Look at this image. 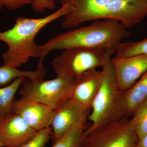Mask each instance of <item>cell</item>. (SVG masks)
<instances>
[{
	"label": "cell",
	"instance_id": "6da1fadb",
	"mask_svg": "<svg viewBox=\"0 0 147 147\" xmlns=\"http://www.w3.org/2000/svg\"><path fill=\"white\" fill-rule=\"evenodd\" d=\"M59 2L70 7L61 22L64 29L105 19L117 20L128 29L147 17V0H59Z\"/></svg>",
	"mask_w": 147,
	"mask_h": 147
},
{
	"label": "cell",
	"instance_id": "7a4b0ae2",
	"mask_svg": "<svg viewBox=\"0 0 147 147\" xmlns=\"http://www.w3.org/2000/svg\"><path fill=\"white\" fill-rule=\"evenodd\" d=\"M129 34L126 27L117 20L94 21L86 26L56 36L39 45L41 55L36 67L43 66L44 59L51 51L69 47L97 48L111 56L115 54L123 40Z\"/></svg>",
	"mask_w": 147,
	"mask_h": 147
},
{
	"label": "cell",
	"instance_id": "3957f363",
	"mask_svg": "<svg viewBox=\"0 0 147 147\" xmlns=\"http://www.w3.org/2000/svg\"><path fill=\"white\" fill-rule=\"evenodd\" d=\"M70 10L67 5H61L53 13L40 18L18 16L10 29L0 32V40L7 45L3 55V65L18 68L32 58L40 57L39 45L35 42L37 34L43 28L63 17Z\"/></svg>",
	"mask_w": 147,
	"mask_h": 147
},
{
	"label": "cell",
	"instance_id": "277c9868",
	"mask_svg": "<svg viewBox=\"0 0 147 147\" xmlns=\"http://www.w3.org/2000/svg\"><path fill=\"white\" fill-rule=\"evenodd\" d=\"M110 57L102 66L101 82L93 100L88 119L91 124L85 132H89L114 120L117 106L122 93L116 79Z\"/></svg>",
	"mask_w": 147,
	"mask_h": 147
},
{
	"label": "cell",
	"instance_id": "5b68a950",
	"mask_svg": "<svg viewBox=\"0 0 147 147\" xmlns=\"http://www.w3.org/2000/svg\"><path fill=\"white\" fill-rule=\"evenodd\" d=\"M139 142L131 119L123 117L84 131L78 147H139Z\"/></svg>",
	"mask_w": 147,
	"mask_h": 147
},
{
	"label": "cell",
	"instance_id": "8992f818",
	"mask_svg": "<svg viewBox=\"0 0 147 147\" xmlns=\"http://www.w3.org/2000/svg\"><path fill=\"white\" fill-rule=\"evenodd\" d=\"M76 77L60 76L49 80H31L25 79L19 94L21 97L41 102L54 110L70 98Z\"/></svg>",
	"mask_w": 147,
	"mask_h": 147
},
{
	"label": "cell",
	"instance_id": "52a82bcc",
	"mask_svg": "<svg viewBox=\"0 0 147 147\" xmlns=\"http://www.w3.org/2000/svg\"><path fill=\"white\" fill-rule=\"evenodd\" d=\"M111 56L97 48L72 47L63 50L52 61L57 77H76L92 69L102 67Z\"/></svg>",
	"mask_w": 147,
	"mask_h": 147
},
{
	"label": "cell",
	"instance_id": "ba28073f",
	"mask_svg": "<svg viewBox=\"0 0 147 147\" xmlns=\"http://www.w3.org/2000/svg\"><path fill=\"white\" fill-rule=\"evenodd\" d=\"M11 109L37 131L50 127L55 113L48 105L22 97L13 101Z\"/></svg>",
	"mask_w": 147,
	"mask_h": 147
},
{
	"label": "cell",
	"instance_id": "9c48e42d",
	"mask_svg": "<svg viewBox=\"0 0 147 147\" xmlns=\"http://www.w3.org/2000/svg\"><path fill=\"white\" fill-rule=\"evenodd\" d=\"M90 111L71 98L56 109L50 126L53 144L81 120L88 117Z\"/></svg>",
	"mask_w": 147,
	"mask_h": 147
},
{
	"label": "cell",
	"instance_id": "30bf717a",
	"mask_svg": "<svg viewBox=\"0 0 147 147\" xmlns=\"http://www.w3.org/2000/svg\"><path fill=\"white\" fill-rule=\"evenodd\" d=\"M37 131L16 114L0 119V142L3 147H21Z\"/></svg>",
	"mask_w": 147,
	"mask_h": 147
},
{
	"label": "cell",
	"instance_id": "8fae6325",
	"mask_svg": "<svg viewBox=\"0 0 147 147\" xmlns=\"http://www.w3.org/2000/svg\"><path fill=\"white\" fill-rule=\"evenodd\" d=\"M116 79L122 92L130 88L147 71V55L111 58Z\"/></svg>",
	"mask_w": 147,
	"mask_h": 147
},
{
	"label": "cell",
	"instance_id": "7c38bea8",
	"mask_svg": "<svg viewBox=\"0 0 147 147\" xmlns=\"http://www.w3.org/2000/svg\"><path fill=\"white\" fill-rule=\"evenodd\" d=\"M102 74V71L94 68L76 77V84L70 98L84 108L90 110L100 86Z\"/></svg>",
	"mask_w": 147,
	"mask_h": 147
},
{
	"label": "cell",
	"instance_id": "4fadbf2b",
	"mask_svg": "<svg viewBox=\"0 0 147 147\" xmlns=\"http://www.w3.org/2000/svg\"><path fill=\"white\" fill-rule=\"evenodd\" d=\"M147 98V71L130 88L122 92L115 119L132 116L134 111Z\"/></svg>",
	"mask_w": 147,
	"mask_h": 147
},
{
	"label": "cell",
	"instance_id": "5bb4252c",
	"mask_svg": "<svg viewBox=\"0 0 147 147\" xmlns=\"http://www.w3.org/2000/svg\"><path fill=\"white\" fill-rule=\"evenodd\" d=\"M46 73V69L44 67L31 71L21 70L18 68L3 65L0 66V86H7L19 78L31 80H43Z\"/></svg>",
	"mask_w": 147,
	"mask_h": 147
},
{
	"label": "cell",
	"instance_id": "9a60e30c",
	"mask_svg": "<svg viewBox=\"0 0 147 147\" xmlns=\"http://www.w3.org/2000/svg\"><path fill=\"white\" fill-rule=\"evenodd\" d=\"M25 79L18 78L8 86L0 88V119L13 113L11 108L15 94Z\"/></svg>",
	"mask_w": 147,
	"mask_h": 147
},
{
	"label": "cell",
	"instance_id": "2e32d148",
	"mask_svg": "<svg viewBox=\"0 0 147 147\" xmlns=\"http://www.w3.org/2000/svg\"><path fill=\"white\" fill-rule=\"evenodd\" d=\"M88 117L84 118L53 144L52 147H77L86 129Z\"/></svg>",
	"mask_w": 147,
	"mask_h": 147
},
{
	"label": "cell",
	"instance_id": "e0dca14e",
	"mask_svg": "<svg viewBox=\"0 0 147 147\" xmlns=\"http://www.w3.org/2000/svg\"><path fill=\"white\" fill-rule=\"evenodd\" d=\"M115 57L123 58L138 55H147V38L137 42H122L115 54Z\"/></svg>",
	"mask_w": 147,
	"mask_h": 147
},
{
	"label": "cell",
	"instance_id": "ac0fdd59",
	"mask_svg": "<svg viewBox=\"0 0 147 147\" xmlns=\"http://www.w3.org/2000/svg\"><path fill=\"white\" fill-rule=\"evenodd\" d=\"M131 119L139 140L147 133V98L136 108Z\"/></svg>",
	"mask_w": 147,
	"mask_h": 147
},
{
	"label": "cell",
	"instance_id": "d6986e66",
	"mask_svg": "<svg viewBox=\"0 0 147 147\" xmlns=\"http://www.w3.org/2000/svg\"><path fill=\"white\" fill-rule=\"evenodd\" d=\"M51 127L39 130L30 141L21 147H45L51 139Z\"/></svg>",
	"mask_w": 147,
	"mask_h": 147
},
{
	"label": "cell",
	"instance_id": "ffe728a7",
	"mask_svg": "<svg viewBox=\"0 0 147 147\" xmlns=\"http://www.w3.org/2000/svg\"><path fill=\"white\" fill-rule=\"evenodd\" d=\"M32 7L35 12L42 13L47 9L52 10L56 7L55 1L53 0H33L32 3Z\"/></svg>",
	"mask_w": 147,
	"mask_h": 147
},
{
	"label": "cell",
	"instance_id": "44dd1931",
	"mask_svg": "<svg viewBox=\"0 0 147 147\" xmlns=\"http://www.w3.org/2000/svg\"><path fill=\"white\" fill-rule=\"evenodd\" d=\"M3 6L15 10L28 5L32 4L33 0H0Z\"/></svg>",
	"mask_w": 147,
	"mask_h": 147
},
{
	"label": "cell",
	"instance_id": "7402d4cb",
	"mask_svg": "<svg viewBox=\"0 0 147 147\" xmlns=\"http://www.w3.org/2000/svg\"><path fill=\"white\" fill-rule=\"evenodd\" d=\"M139 147H147V133L139 140Z\"/></svg>",
	"mask_w": 147,
	"mask_h": 147
},
{
	"label": "cell",
	"instance_id": "603a6c76",
	"mask_svg": "<svg viewBox=\"0 0 147 147\" xmlns=\"http://www.w3.org/2000/svg\"><path fill=\"white\" fill-rule=\"evenodd\" d=\"M2 7V5L1 3V1H0V10H1V9Z\"/></svg>",
	"mask_w": 147,
	"mask_h": 147
},
{
	"label": "cell",
	"instance_id": "cb8c5ba5",
	"mask_svg": "<svg viewBox=\"0 0 147 147\" xmlns=\"http://www.w3.org/2000/svg\"><path fill=\"white\" fill-rule=\"evenodd\" d=\"M0 147H3L2 145V144H1V142H0Z\"/></svg>",
	"mask_w": 147,
	"mask_h": 147
},
{
	"label": "cell",
	"instance_id": "d4e9b609",
	"mask_svg": "<svg viewBox=\"0 0 147 147\" xmlns=\"http://www.w3.org/2000/svg\"><path fill=\"white\" fill-rule=\"evenodd\" d=\"M53 1H55V0H53Z\"/></svg>",
	"mask_w": 147,
	"mask_h": 147
},
{
	"label": "cell",
	"instance_id": "484cf974",
	"mask_svg": "<svg viewBox=\"0 0 147 147\" xmlns=\"http://www.w3.org/2000/svg\"></svg>",
	"mask_w": 147,
	"mask_h": 147
}]
</instances>
